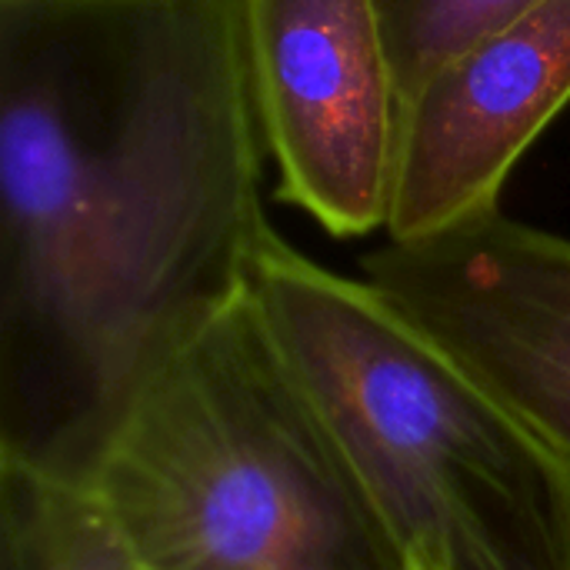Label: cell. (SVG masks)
Instances as JSON below:
<instances>
[{
  "label": "cell",
  "mask_w": 570,
  "mask_h": 570,
  "mask_svg": "<svg viewBox=\"0 0 570 570\" xmlns=\"http://www.w3.org/2000/svg\"><path fill=\"white\" fill-rule=\"evenodd\" d=\"M361 271L570 471V237L491 210L387 240Z\"/></svg>",
  "instance_id": "obj_5"
},
{
  "label": "cell",
  "mask_w": 570,
  "mask_h": 570,
  "mask_svg": "<svg viewBox=\"0 0 570 570\" xmlns=\"http://www.w3.org/2000/svg\"><path fill=\"white\" fill-rule=\"evenodd\" d=\"M0 570H144L87 484L0 461Z\"/></svg>",
  "instance_id": "obj_7"
},
{
  "label": "cell",
  "mask_w": 570,
  "mask_h": 570,
  "mask_svg": "<svg viewBox=\"0 0 570 570\" xmlns=\"http://www.w3.org/2000/svg\"><path fill=\"white\" fill-rule=\"evenodd\" d=\"M570 104V0H544L438 67L401 114L387 240L501 210L521 157Z\"/></svg>",
  "instance_id": "obj_6"
},
{
  "label": "cell",
  "mask_w": 570,
  "mask_h": 570,
  "mask_svg": "<svg viewBox=\"0 0 570 570\" xmlns=\"http://www.w3.org/2000/svg\"><path fill=\"white\" fill-rule=\"evenodd\" d=\"M247 297L417 570H570V471L364 277L261 234Z\"/></svg>",
  "instance_id": "obj_3"
},
{
  "label": "cell",
  "mask_w": 570,
  "mask_h": 570,
  "mask_svg": "<svg viewBox=\"0 0 570 570\" xmlns=\"http://www.w3.org/2000/svg\"><path fill=\"white\" fill-rule=\"evenodd\" d=\"M277 197L334 237L387 230L404 94L377 0H240Z\"/></svg>",
  "instance_id": "obj_4"
},
{
  "label": "cell",
  "mask_w": 570,
  "mask_h": 570,
  "mask_svg": "<svg viewBox=\"0 0 570 570\" xmlns=\"http://www.w3.org/2000/svg\"><path fill=\"white\" fill-rule=\"evenodd\" d=\"M87 488L144 570H417L247 287L140 384Z\"/></svg>",
  "instance_id": "obj_2"
},
{
  "label": "cell",
  "mask_w": 570,
  "mask_h": 570,
  "mask_svg": "<svg viewBox=\"0 0 570 570\" xmlns=\"http://www.w3.org/2000/svg\"><path fill=\"white\" fill-rule=\"evenodd\" d=\"M544 0H377L404 100L451 57Z\"/></svg>",
  "instance_id": "obj_8"
},
{
  "label": "cell",
  "mask_w": 570,
  "mask_h": 570,
  "mask_svg": "<svg viewBox=\"0 0 570 570\" xmlns=\"http://www.w3.org/2000/svg\"><path fill=\"white\" fill-rule=\"evenodd\" d=\"M240 0H0V461L87 484L267 230Z\"/></svg>",
  "instance_id": "obj_1"
}]
</instances>
